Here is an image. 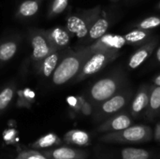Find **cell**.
Masks as SVG:
<instances>
[{
	"label": "cell",
	"instance_id": "obj_1",
	"mask_svg": "<svg viewBox=\"0 0 160 159\" xmlns=\"http://www.w3.org/2000/svg\"><path fill=\"white\" fill-rule=\"evenodd\" d=\"M93 53L94 51H92L90 46H83L76 51L68 48L51 77L52 83L59 86L72 81Z\"/></svg>",
	"mask_w": 160,
	"mask_h": 159
},
{
	"label": "cell",
	"instance_id": "obj_2",
	"mask_svg": "<svg viewBox=\"0 0 160 159\" xmlns=\"http://www.w3.org/2000/svg\"><path fill=\"white\" fill-rule=\"evenodd\" d=\"M101 7L97 6L89 9H83L70 14L67 18L66 28L71 36H75L79 39H84L90 28L101 16Z\"/></svg>",
	"mask_w": 160,
	"mask_h": 159
},
{
	"label": "cell",
	"instance_id": "obj_3",
	"mask_svg": "<svg viewBox=\"0 0 160 159\" xmlns=\"http://www.w3.org/2000/svg\"><path fill=\"white\" fill-rule=\"evenodd\" d=\"M125 82L124 74L114 72L96 82L89 89L88 100L91 104L98 105L120 91Z\"/></svg>",
	"mask_w": 160,
	"mask_h": 159
},
{
	"label": "cell",
	"instance_id": "obj_4",
	"mask_svg": "<svg viewBox=\"0 0 160 159\" xmlns=\"http://www.w3.org/2000/svg\"><path fill=\"white\" fill-rule=\"evenodd\" d=\"M120 55L119 50L97 51L88 58L79 74L71 81L73 83L83 81L84 79L102 70L108 64L112 63Z\"/></svg>",
	"mask_w": 160,
	"mask_h": 159
},
{
	"label": "cell",
	"instance_id": "obj_5",
	"mask_svg": "<svg viewBox=\"0 0 160 159\" xmlns=\"http://www.w3.org/2000/svg\"><path fill=\"white\" fill-rule=\"evenodd\" d=\"M28 39L32 48L31 62L37 71L43 59L55 51L47 37L45 29L30 28L28 30Z\"/></svg>",
	"mask_w": 160,
	"mask_h": 159
},
{
	"label": "cell",
	"instance_id": "obj_6",
	"mask_svg": "<svg viewBox=\"0 0 160 159\" xmlns=\"http://www.w3.org/2000/svg\"><path fill=\"white\" fill-rule=\"evenodd\" d=\"M152 137V130L144 125L130 126L123 130L109 132L100 137V141L105 142H147Z\"/></svg>",
	"mask_w": 160,
	"mask_h": 159
},
{
	"label": "cell",
	"instance_id": "obj_7",
	"mask_svg": "<svg viewBox=\"0 0 160 159\" xmlns=\"http://www.w3.org/2000/svg\"><path fill=\"white\" fill-rule=\"evenodd\" d=\"M131 94V90L118 91L107 100L99 103L95 112L96 120H102L120 112L129 101Z\"/></svg>",
	"mask_w": 160,
	"mask_h": 159
},
{
	"label": "cell",
	"instance_id": "obj_8",
	"mask_svg": "<svg viewBox=\"0 0 160 159\" xmlns=\"http://www.w3.org/2000/svg\"><path fill=\"white\" fill-rule=\"evenodd\" d=\"M22 37L19 34L10 35L0 40V65L9 62L17 53Z\"/></svg>",
	"mask_w": 160,
	"mask_h": 159
},
{
	"label": "cell",
	"instance_id": "obj_9",
	"mask_svg": "<svg viewBox=\"0 0 160 159\" xmlns=\"http://www.w3.org/2000/svg\"><path fill=\"white\" fill-rule=\"evenodd\" d=\"M68 50V47L64 50L55 51L50 53L47 57L43 59V61L40 63L38 68L37 69V73L40 75L44 79H49L52 77V73L54 72L55 68L57 67L58 64L62 60V58L65 56Z\"/></svg>",
	"mask_w": 160,
	"mask_h": 159
},
{
	"label": "cell",
	"instance_id": "obj_10",
	"mask_svg": "<svg viewBox=\"0 0 160 159\" xmlns=\"http://www.w3.org/2000/svg\"><path fill=\"white\" fill-rule=\"evenodd\" d=\"M126 39L124 36L113 35V34H105L92 44L90 48L92 51H105V50H119L126 45Z\"/></svg>",
	"mask_w": 160,
	"mask_h": 159
},
{
	"label": "cell",
	"instance_id": "obj_11",
	"mask_svg": "<svg viewBox=\"0 0 160 159\" xmlns=\"http://www.w3.org/2000/svg\"><path fill=\"white\" fill-rule=\"evenodd\" d=\"M132 118L128 114L119 113L112 116L111 118L107 119L104 123H102L98 127V131L104 133L116 132L132 126Z\"/></svg>",
	"mask_w": 160,
	"mask_h": 159
},
{
	"label": "cell",
	"instance_id": "obj_12",
	"mask_svg": "<svg viewBox=\"0 0 160 159\" xmlns=\"http://www.w3.org/2000/svg\"><path fill=\"white\" fill-rule=\"evenodd\" d=\"M45 31L54 51L64 50L68 47L72 36L68 31L66 26H56L51 29H46Z\"/></svg>",
	"mask_w": 160,
	"mask_h": 159
},
{
	"label": "cell",
	"instance_id": "obj_13",
	"mask_svg": "<svg viewBox=\"0 0 160 159\" xmlns=\"http://www.w3.org/2000/svg\"><path fill=\"white\" fill-rule=\"evenodd\" d=\"M158 39L155 38L140 46V48L130 56L128 63V68L129 69L138 68L152 54V52H154V50L156 49L158 45Z\"/></svg>",
	"mask_w": 160,
	"mask_h": 159
},
{
	"label": "cell",
	"instance_id": "obj_14",
	"mask_svg": "<svg viewBox=\"0 0 160 159\" xmlns=\"http://www.w3.org/2000/svg\"><path fill=\"white\" fill-rule=\"evenodd\" d=\"M49 159H85L87 154L80 149L68 146H58L42 152Z\"/></svg>",
	"mask_w": 160,
	"mask_h": 159
},
{
	"label": "cell",
	"instance_id": "obj_15",
	"mask_svg": "<svg viewBox=\"0 0 160 159\" xmlns=\"http://www.w3.org/2000/svg\"><path fill=\"white\" fill-rule=\"evenodd\" d=\"M150 97V86L142 85L131 103V114L134 117L139 116L144 110L148 108Z\"/></svg>",
	"mask_w": 160,
	"mask_h": 159
},
{
	"label": "cell",
	"instance_id": "obj_16",
	"mask_svg": "<svg viewBox=\"0 0 160 159\" xmlns=\"http://www.w3.org/2000/svg\"><path fill=\"white\" fill-rule=\"evenodd\" d=\"M111 26V20L108 16L103 15L100 16L96 22L93 24V26L90 28L86 37L84 38L85 42H94L99 37H101L103 35L106 34L108 29Z\"/></svg>",
	"mask_w": 160,
	"mask_h": 159
},
{
	"label": "cell",
	"instance_id": "obj_17",
	"mask_svg": "<svg viewBox=\"0 0 160 159\" xmlns=\"http://www.w3.org/2000/svg\"><path fill=\"white\" fill-rule=\"evenodd\" d=\"M42 0H24L16 10L15 18L18 20H27L34 17L39 10Z\"/></svg>",
	"mask_w": 160,
	"mask_h": 159
},
{
	"label": "cell",
	"instance_id": "obj_18",
	"mask_svg": "<svg viewBox=\"0 0 160 159\" xmlns=\"http://www.w3.org/2000/svg\"><path fill=\"white\" fill-rule=\"evenodd\" d=\"M16 87V82L12 81L0 90V114L3 113L13 101L17 92Z\"/></svg>",
	"mask_w": 160,
	"mask_h": 159
},
{
	"label": "cell",
	"instance_id": "obj_19",
	"mask_svg": "<svg viewBox=\"0 0 160 159\" xmlns=\"http://www.w3.org/2000/svg\"><path fill=\"white\" fill-rule=\"evenodd\" d=\"M152 35L151 30H144L140 28H135L128 33H127L124 37L126 39V43L129 45L142 46V44L149 41V38Z\"/></svg>",
	"mask_w": 160,
	"mask_h": 159
},
{
	"label": "cell",
	"instance_id": "obj_20",
	"mask_svg": "<svg viewBox=\"0 0 160 159\" xmlns=\"http://www.w3.org/2000/svg\"><path fill=\"white\" fill-rule=\"evenodd\" d=\"M64 142L68 144L77 145V146H85L90 142L89 134L83 130L73 129L67 132L64 136Z\"/></svg>",
	"mask_w": 160,
	"mask_h": 159
},
{
	"label": "cell",
	"instance_id": "obj_21",
	"mask_svg": "<svg viewBox=\"0 0 160 159\" xmlns=\"http://www.w3.org/2000/svg\"><path fill=\"white\" fill-rule=\"evenodd\" d=\"M60 143H61V140L56 134L49 133L40 137L36 142H34L31 144V147L35 150L50 149V148H53L54 146L59 145Z\"/></svg>",
	"mask_w": 160,
	"mask_h": 159
},
{
	"label": "cell",
	"instance_id": "obj_22",
	"mask_svg": "<svg viewBox=\"0 0 160 159\" xmlns=\"http://www.w3.org/2000/svg\"><path fill=\"white\" fill-rule=\"evenodd\" d=\"M148 115L153 116L160 111V86L153 85L150 87V97L148 104Z\"/></svg>",
	"mask_w": 160,
	"mask_h": 159
},
{
	"label": "cell",
	"instance_id": "obj_23",
	"mask_svg": "<svg viewBox=\"0 0 160 159\" xmlns=\"http://www.w3.org/2000/svg\"><path fill=\"white\" fill-rule=\"evenodd\" d=\"M121 157L122 159H148L150 153L144 149L128 147L122 150Z\"/></svg>",
	"mask_w": 160,
	"mask_h": 159
},
{
	"label": "cell",
	"instance_id": "obj_24",
	"mask_svg": "<svg viewBox=\"0 0 160 159\" xmlns=\"http://www.w3.org/2000/svg\"><path fill=\"white\" fill-rule=\"evenodd\" d=\"M35 101V93L28 88L22 89L18 92V101L17 105L19 107L29 108L30 105Z\"/></svg>",
	"mask_w": 160,
	"mask_h": 159
},
{
	"label": "cell",
	"instance_id": "obj_25",
	"mask_svg": "<svg viewBox=\"0 0 160 159\" xmlns=\"http://www.w3.org/2000/svg\"><path fill=\"white\" fill-rule=\"evenodd\" d=\"M68 1L69 0H52L48 9L47 17L49 19H52L61 14L68 7Z\"/></svg>",
	"mask_w": 160,
	"mask_h": 159
},
{
	"label": "cell",
	"instance_id": "obj_26",
	"mask_svg": "<svg viewBox=\"0 0 160 159\" xmlns=\"http://www.w3.org/2000/svg\"><path fill=\"white\" fill-rule=\"evenodd\" d=\"M135 28L144 29V30H152L160 26V16H150L141 21L140 22L133 25Z\"/></svg>",
	"mask_w": 160,
	"mask_h": 159
},
{
	"label": "cell",
	"instance_id": "obj_27",
	"mask_svg": "<svg viewBox=\"0 0 160 159\" xmlns=\"http://www.w3.org/2000/svg\"><path fill=\"white\" fill-rule=\"evenodd\" d=\"M15 159H49L42 152H38L36 150L23 151L18 154Z\"/></svg>",
	"mask_w": 160,
	"mask_h": 159
},
{
	"label": "cell",
	"instance_id": "obj_28",
	"mask_svg": "<svg viewBox=\"0 0 160 159\" xmlns=\"http://www.w3.org/2000/svg\"><path fill=\"white\" fill-rule=\"evenodd\" d=\"M81 112L83 114V115H90L92 112H93V107H92V104L88 101V100H84L82 105V108H81Z\"/></svg>",
	"mask_w": 160,
	"mask_h": 159
},
{
	"label": "cell",
	"instance_id": "obj_29",
	"mask_svg": "<svg viewBox=\"0 0 160 159\" xmlns=\"http://www.w3.org/2000/svg\"><path fill=\"white\" fill-rule=\"evenodd\" d=\"M14 136H15L14 130H8L4 134V139H5V141H10Z\"/></svg>",
	"mask_w": 160,
	"mask_h": 159
},
{
	"label": "cell",
	"instance_id": "obj_30",
	"mask_svg": "<svg viewBox=\"0 0 160 159\" xmlns=\"http://www.w3.org/2000/svg\"><path fill=\"white\" fill-rule=\"evenodd\" d=\"M155 138L157 141L160 142V123L157 125L156 127V130H155Z\"/></svg>",
	"mask_w": 160,
	"mask_h": 159
},
{
	"label": "cell",
	"instance_id": "obj_31",
	"mask_svg": "<svg viewBox=\"0 0 160 159\" xmlns=\"http://www.w3.org/2000/svg\"><path fill=\"white\" fill-rule=\"evenodd\" d=\"M153 82H154V84H155V85L160 86V74L159 75H158V76L154 79Z\"/></svg>",
	"mask_w": 160,
	"mask_h": 159
},
{
	"label": "cell",
	"instance_id": "obj_32",
	"mask_svg": "<svg viewBox=\"0 0 160 159\" xmlns=\"http://www.w3.org/2000/svg\"><path fill=\"white\" fill-rule=\"evenodd\" d=\"M156 56H157V60H158V63H160V46L158 47V51H157Z\"/></svg>",
	"mask_w": 160,
	"mask_h": 159
},
{
	"label": "cell",
	"instance_id": "obj_33",
	"mask_svg": "<svg viewBox=\"0 0 160 159\" xmlns=\"http://www.w3.org/2000/svg\"><path fill=\"white\" fill-rule=\"evenodd\" d=\"M158 9L160 10V2H159V4H158Z\"/></svg>",
	"mask_w": 160,
	"mask_h": 159
},
{
	"label": "cell",
	"instance_id": "obj_34",
	"mask_svg": "<svg viewBox=\"0 0 160 159\" xmlns=\"http://www.w3.org/2000/svg\"><path fill=\"white\" fill-rule=\"evenodd\" d=\"M112 1H114V2H117V1H120V0H112Z\"/></svg>",
	"mask_w": 160,
	"mask_h": 159
}]
</instances>
